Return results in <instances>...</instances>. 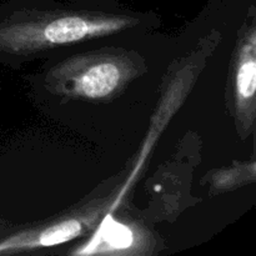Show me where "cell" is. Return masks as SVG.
Instances as JSON below:
<instances>
[{
  "mask_svg": "<svg viewBox=\"0 0 256 256\" xmlns=\"http://www.w3.org/2000/svg\"><path fill=\"white\" fill-rule=\"evenodd\" d=\"M158 15L114 0H10L0 5V62H24L56 56L102 39L146 32Z\"/></svg>",
  "mask_w": 256,
  "mask_h": 256,
  "instance_id": "cell-1",
  "label": "cell"
},
{
  "mask_svg": "<svg viewBox=\"0 0 256 256\" xmlns=\"http://www.w3.org/2000/svg\"><path fill=\"white\" fill-rule=\"evenodd\" d=\"M148 72L144 58L124 46H104L50 58L38 79L60 102H108Z\"/></svg>",
  "mask_w": 256,
  "mask_h": 256,
  "instance_id": "cell-2",
  "label": "cell"
},
{
  "mask_svg": "<svg viewBox=\"0 0 256 256\" xmlns=\"http://www.w3.org/2000/svg\"><path fill=\"white\" fill-rule=\"evenodd\" d=\"M112 192L59 215L44 224L26 228L0 242V255H14L66 244L94 232L102 218L115 208Z\"/></svg>",
  "mask_w": 256,
  "mask_h": 256,
  "instance_id": "cell-3",
  "label": "cell"
},
{
  "mask_svg": "<svg viewBox=\"0 0 256 256\" xmlns=\"http://www.w3.org/2000/svg\"><path fill=\"white\" fill-rule=\"evenodd\" d=\"M226 104L235 128L242 140L254 132L256 120V25L255 16L244 22L235 45L229 80Z\"/></svg>",
  "mask_w": 256,
  "mask_h": 256,
  "instance_id": "cell-4",
  "label": "cell"
},
{
  "mask_svg": "<svg viewBox=\"0 0 256 256\" xmlns=\"http://www.w3.org/2000/svg\"><path fill=\"white\" fill-rule=\"evenodd\" d=\"M114 209L102 218L92 236L70 254L144 256L158 252L156 236L146 226L130 218L114 215Z\"/></svg>",
  "mask_w": 256,
  "mask_h": 256,
  "instance_id": "cell-5",
  "label": "cell"
},
{
  "mask_svg": "<svg viewBox=\"0 0 256 256\" xmlns=\"http://www.w3.org/2000/svg\"><path fill=\"white\" fill-rule=\"evenodd\" d=\"M255 162H235L232 166L215 170L208 175L210 194H222L236 188L255 182Z\"/></svg>",
  "mask_w": 256,
  "mask_h": 256,
  "instance_id": "cell-6",
  "label": "cell"
}]
</instances>
